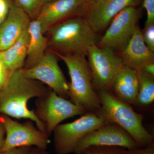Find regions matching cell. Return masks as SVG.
<instances>
[{"instance_id":"6da1fadb","label":"cell","mask_w":154,"mask_h":154,"mask_svg":"<svg viewBox=\"0 0 154 154\" xmlns=\"http://www.w3.org/2000/svg\"><path fill=\"white\" fill-rule=\"evenodd\" d=\"M51 89L44 84L25 75L22 69L11 73L0 90V113L11 118L33 121L39 130L45 133L44 125L35 111L28 108L33 98L43 97Z\"/></svg>"},{"instance_id":"7a4b0ae2","label":"cell","mask_w":154,"mask_h":154,"mask_svg":"<svg viewBox=\"0 0 154 154\" xmlns=\"http://www.w3.org/2000/svg\"><path fill=\"white\" fill-rule=\"evenodd\" d=\"M45 34L48 49L60 54L87 56L89 48L99 40L97 33L82 16L65 19L52 26Z\"/></svg>"},{"instance_id":"3957f363","label":"cell","mask_w":154,"mask_h":154,"mask_svg":"<svg viewBox=\"0 0 154 154\" xmlns=\"http://www.w3.org/2000/svg\"><path fill=\"white\" fill-rule=\"evenodd\" d=\"M100 107L97 115L107 122L114 123L125 130L136 141L140 148L153 142L152 135L143 124V116L137 113L128 103L119 99L110 91L98 93Z\"/></svg>"},{"instance_id":"277c9868","label":"cell","mask_w":154,"mask_h":154,"mask_svg":"<svg viewBox=\"0 0 154 154\" xmlns=\"http://www.w3.org/2000/svg\"><path fill=\"white\" fill-rule=\"evenodd\" d=\"M54 53L63 61L68 70L71 79L69 83L70 100L87 112L97 114L101 107L100 99L93 85L91 69L86 56Z\"/></svg>"},{"instance_id":"5b68a950","label":"cell","mask_w":154,"mask_h":154,"mask_svg":"<svg viewBox=\"0 0 154 154\" xmlns=\"http://www.w3.org/2000/svg\"><path fill=\"white\" fill-rule=\"evenodd\" d=\"M35 105V113L44 125L45 134L49 137L63 121L88 112L51 90L45 96L36 98Z\"/></svg>"},{"instance_id":"8992f818","label":"cell","mask_w":154,"mask_h":154,"mask_svg":"<svg viewBox=\"0 0 154 154\" xmlns=\"http://www.w3.org/2000/svg\"><path fill=\"white\" fill-rule=\"evenodd\" d=\"M87 56L94 89L110 91L114 78L124 66L121 57L111 48L97 44L89 48Z\"/></svg>"},{"instance_id":"52a82bcc","label":"cell","mask_w":154,"mask_h":154,"mask_svg":"<svg viewBox=\"0 0 154 154\" xmlns=\"http://www.w3.org/2000/svg\"><path fill=\"white\" fill-rule=\"evenodd\" d=\"M106 122L96 113L88 112L72 122L60 124L53 132L56 152L74 153L77 144L84 137Z\"/></svg>"},{"instance_id":"ba28073f","label":"cell","mask_w":154,"mask_h":154,"mask_svg":"<svg viewBox=\"0 0 154 154\" xmlns=\"http://www.w3.org/2000/svg\"><path fill=\"white\" fill-rule=\"evenodd\" d=\"M5 132V140L0 152L22 147H35L46 149L50 143L49 137L28 120L20 123L3 115L0 117Z\"/></svg>"},{"instance_id":"9c48e42d","label":"cell","mask_w":154,"mask_h":154,"mask_svg":"<svg viewBox=\"0 0 154 154\" xmlns=\"http://www.w3.org/2000/svg\"><path fill=\"white\" fill-rule=\"evenodd\" d=\"M140 16L136 7L124 9L112 19L97 45L109 48L117 53L121 51L131 38Z\"/></svg>"},{"instance_id":"30bf717a","label":"cell","mask_w":154,"mask_h":154,"mask_svg":"<svg viewBox=\"0 0 154 154\" xmlns=\"http://www.w3.org/2000/svg\"><path fill=\"white\" fill-rule=\"evenodd\" d=\"M58 57L48 49L41 60L30 68H22L26 76L44 84L59 96L69 99V83L66 81L58 62Z\"/></svg>"},{"instance_id":"8fae6325","label":"cell","mask_w":154,"mask_h":154,"mask_svg":"<svg viewBox=\"0 0 154 154\" xmlns=\"http://www.w3.org/2000/svg\"><path fill=\"white\" fill-rule=\"evenodd\" d=\"M91 146L118 147L127 150L140 148L128 133L110 122H106L86 135L79 142L74 153H81Z\"/></svg>"},{"instance_id":"7c38bea8","label":"cell","mask_w":154,"mask_h":154,"mask_svg":"<svg viewBox=\"0 0 154 154\" xmlns=\"http://www.w3.org/2000/svg\"><path fill=\"white\" fill-rule=\"evenodd\" d=\"M90 4L84 0H54L44 4L36 19L45 34L52 26L65 19L83 17Z\"/></svg>"},{"instance_id":"4fadbf2b","label":"cell","mask_w":154,"mask_h":154,"mask_svg":"<svg viewBox=\"0 0 154 154\" xmlns=\"http://www.w3.org/2000/svg\"><path fill=\"white\" fill-rule=\"evenodd\" d=\"M141 0H95L91 3L83 17L96 33L103 31L120 12L136 7Z\"/></svg>"},{"instance_id":"5bb4252c","label":"cell","mask_w":154,"mask_h":154,"mask_svg":"<svg viewBox=\"0 0 154 154\" xmlns=\"http://www.w3.org/2000/svg\"><path fill=\"white\" fill-rule=\"evenodd\" d=\"M30 22L25 11L12 3L8 16L0 26V51L15 43L28 30Z\"/></svg>"},{"instance_id":"9a60e30c","label":"cell","mask_w":154,"mask_h":154,"mask_svg":"<svg viewBox=\"0 0 154 154\" xmlns=\"http://www.w3.org/2000/svg\"><path fill=\"white\" fill-rule=\"evenodd\" d=\"M118 54L125 66L137 71L140 70L148 64L154 63V52L146 45L138 25L126 46Z\"/></svg>"},{"instance_id":"2e32d148","label":"cell","mask_w":154,"mask_h":154,"mask_svg":"<svg viewBox=\"0 0 154 154\" xmlns=\"http://www.w3.org/2000/svg\"><path fill=\"white\" fill-rule=\"evenodd\" d=\"M138 88L137 71L124 65L114 78L110 91L124 102L135 104Z\"/></svg>"},{"instance_id":"e0dca14e","label":"cell","mask_w":154,"mask_h":154,"mask_svg":"<svg viewBox=\"0 0 154 154\" xmlns=\"http://www.w3.org/2000/svg\"><path fill=\"white\" fill-rule=\"evenodd\" d=\"M29 39L27 57L23 69L30 68L36 65L44 57L48 50V39L37 19L30 22L28 28Z\"/></svg>"},{"instance_id":"ac0fdd59","label":"cell","mask_w":154,"mask_h":154,"mask_svg":"<svg viewBox=\"0 0 154 154\" xmlns=\"http://www.w3.org/2000/svg\"><path fill=\"white\" fill-rule=\"evenodd\" d=\"M29 39L28 29L13 45L0 51V60L10 73L24 67Z\"/></svg>"},{"instance_id":"d6986e66","label":"cell","mask_w":154,"mask_h":154,"mask_svg":"<svg viewBox=\"0 0 154 154\" xmlns=\"http://www.w3.org/2000/svg\"><path fill=\"white\" fill-rule=\"evenodd\" d=\"M138 88L135 104L141 106L151 105L154 101V76L137 70Z\"/></svg>"},{"instance_id":"ffe728a7","label":"cell","mask_w":154,"mask_h":154,"mask_svg":"<svg viewBox=\"0 0 154 154\" xmlns=\"http://www.w3.org/2000/svg\"><path fill=\"white\" fill-rule=\"evenodd\" d=\"M15 3L33 19L37 18L44 4L43 0H15Z\"/></svg>"},{"instance_id":"44dd1931","label":"cell","mask_w":154,"mask_h":154,"mask_svg":"<svg viewBox=\"0 0 154 154\" xmlns=\"http://www.w3.org/2000/svg\"><path fill=\"white\" fill-rule=\"evenodd\" d=\"M125 150L118 147L91 146L79 154H123Z\"/></svg>"},{"instance_id":"7402d4cb","label":"cell","mask_w":154,"mask_h":154,"mask_svg":"<svg viewBox=\"0 0 154 154\" xmlns=\"http://www.w3.org/2000/svg\"><path fill=\"white\" fill-rule=\"evenodd\" d=\"M141 32L146 45L154 52V24L145 26Z\"/></svg>"},{"instance_id":"603a6c76","label":"cell","mask_w":154,"mask_h":154,"mask_svg":"<svg viewBox=\"0 0 154 154\" xmlns=\"http://www.w3.org/2000/svg\"><path fill=\"white\" fill-rule=\"evenodd\" d=\"M143 6L147 14L145 26L154 24V0H143Z\"/></svg>"},{"instance_id":"cb8c5ba5","label":"cell","mask_w":154,"mask_h":154,"mask_svg":"<svg viewBox=\"0 0 154 154\" xmlns=\"http://www.w3.org/2000/svg\"><path fill=\"white\" fill-rule=\"evenodd\" d=\"M12 4L11 0H0V26L8 16Z\"/></svg>"},{"instance_id":"d4e9b609","label":"cell","mask_w":154,"mask_h":154,"mask_svg":"<svg viewBox=\"0 0 154 154\" xmlns=\"http://www.w3.org/2000/svg\"><path fill=\"white\" fill-rule=\"evenodd\" d=\"M123 154H154V143L144 148L125 150Z\"/></svg>"},{"instance_id":"484cf974","label":"cell","mask_w":154,"mask_h":154,"mask_svg":"<svg viewBox=\"0 0 154 154\" xmlns=\"http://www.w3.org/2000/svg\"><path fill=\"white\" fill-rule=\"evenodd\" d=\"M32 147H22L0 152V154H28Z\"/></svg>"},{"instance_id":"4316f807","label":"cell","mask_w":154,"mask_h":154,"mask_svg":"<svg viewBox=\"0 0 154 154\" xmlns=\"http://www.w3.org/2000/svg\"><path fill=\"white\" fill-rule=\"evenodd\" d=\"M10 74L5 67L0 68V90H2L5 85Z\"/></svg>"},{"instance_id":"83f0119b","label":"cell","mask_w":154,"mask_h":154,"mask_svg":"<svg viewBox=\"0 0 154 154\" xmlns=\"http://www.w3.org/2000/svg\"><path fill=\"white\" fill-rule=\"evenodd\" d=\"M140 70L143 71L147 74L154 76V63L148 64Z\"/></svg>"},{"instance_id":"f1b7e54d","label":"cell","mask_w":154,"mask_h":154,"mask_svg":"<svg viewBox=\"0 0 154 154\" xmlns=\"http://www.w3.org/2000/svg\"><path fill=\"white\" fill-rule=\"evenodd\" d=\"M28 154H49L46 151V149L32 147H31Z\"/></svg>"},{"instance_id":"f546056e","label":"cell","mask_w":154,"mask_h":154,"mask_svg":"<svg viewBox=\"0 0 154 154\" xmlns=\"http://www.w3.org/2000/svg\"><path fill=\"white\" fill-rule=\"evenodd\" d=\"M5 136V128L2 122L0 121V148L2 146Z\"/></svg>"},{"instance_id":"4dcf8cb0","label":"cell","mask_w":154,"mask_h":154,"mask_svg":"<svg viewBox=\"0 0 154 154\" xmlns=\"http://www.w3.org/2000/svg\"><path fill=\"white\" fill-rule=\"evenodd\" d=\"M3 67H5L4 66V64L2 62V61L0 60V68Z\"/></svg>"},{"instance_id":"1f68e13d","label":"cell","mask_w":154,"mask_h":154,"mask_svg":"<svg viewBox=\"0 0 154 154\" xmlns=\"http://www.w3.org/2000/svg\"><path fill=\"white\" fill-rule=\"evenodd\" d=\"M54 1V0H43L44 4L45 3L49 2H52V1Z\"/></svg>"},{"instance_id":"d6a6232c","label":"cell","mask_w":154,"mask_h":154,"mask_svg":"<svg viewBox=\"0 0 154 154\" xmlns=\"http://www.w3.org/2000/svg\"><path fill=\"white\" fill-rule=\"evenodd\" d=\"M84 1H85V2H87L91 4V3H92V2H93V1H94V0H84Z\"/></svg>"},{"instance_id":"836d02e7","label":"cell","mask_w":154,"mask_h":154,"mask_svg":"<svg viewBox=\"0 0 154 154\" xmlns=\"http://www.w3.org/2000/svg\"><path fill=\"white\" fill-rule=\"evenodd\" d=\"M94 1H95V0H94Z\"/></svg>"}]
</instances>
